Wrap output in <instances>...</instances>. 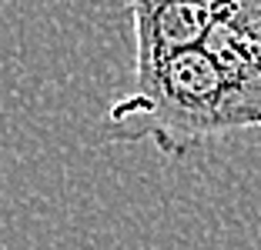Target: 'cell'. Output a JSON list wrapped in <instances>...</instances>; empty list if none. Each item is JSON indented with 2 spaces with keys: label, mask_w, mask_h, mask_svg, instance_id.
Instances as JSON below:
<instances>
[{
  "label": "cell",
  "mask_w": 261,
  "mask_h": 250,
  "mask_svg": "<svg viewBox=\"0 0 261 250\" xmlns=\"http://www.w3.org/2000/svg\"><path fill=\"white\" fill-rule=\"evenodd\" d=\"M238 130H251V120L204 47L134 70L130 90L104 114L108 140H151L168 157H188Z\"/></svg>",
  "instance_id": "6da1fadb"
},
{
  "label": "cell",
  "mask_w": 261,
  "mask_h": 250,
  "mask_svg": "<svg viewBox=\"0 0 261 250\" xmlns=\"http://www.w3.org/2000/svg\"><path fill=\"white\" fill-rule=\"evenodd\" d=\"M204 50L245 107L251 127H261V0H224Z\"/></svg>",
  "instance_id": "3957f363"
},
{
  "label": "cell",
  "mask_w": 261,
  "mask_h": 250,
  "mask_svg": "<svg viewBox=\"0 0 261 250\" xmlns=\"http://www.w3.org/2000/svg\"><path fill=\"white\" fill-rule=\"evenodd\" d=\"M224 0H127L134 34V70H147L174 53L204 47Z\"/></svg>",
  "instance_id": "7a4b0ae2"
}]
</instances>
